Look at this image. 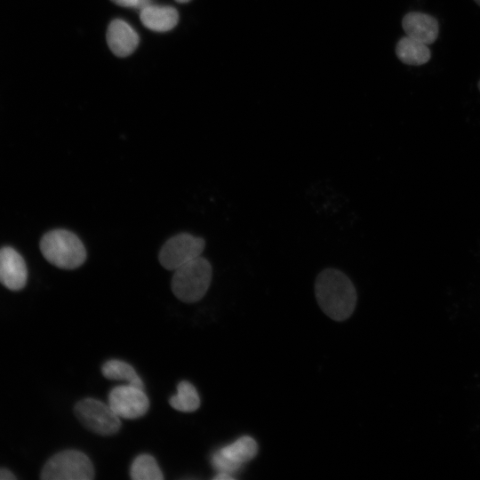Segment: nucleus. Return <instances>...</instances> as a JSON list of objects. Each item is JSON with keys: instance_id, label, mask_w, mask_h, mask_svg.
Wrapping results in <instances>:
<instances>
[{"instance_id": "16", "label": "nucleus", "mask_w": 480, "mask_h": 480, "mask_svg": "<svg viewBox=\"0 0 480 480\" xmlns=\"http://www.w3.org/2000/svg\"><path fill=\"white\" fill-rule=\"evenodd\" d=\"M130 476L134 480L164 479L156 459L149 454H140L134 459L130 468Z\"/></svg>"}, {"instance_id": "17", "label": "nucleus", "mask_w": 480, "mask_h": 480, "mask_svg": "<svg viewBox=\"0 0 480 480\" xmlns=\"http://www.w3.org/2000/svg\"><path fill=\"white\" fill-rule=\"evenodd\" d=\"M111 1L115 3L116 4H118L124 7L135 8L138 4V0H111Z\"/></svg>"}, {"instance_id": "12", "label": "nucleus", "mask_w": 480, "mask_h": 480, "mask_svg": "<svg viewBox=\"0 0 480 480\" xmlns=\"http://www.w3.org/2000/svg\"><path fill=\"white\" fill-rule=\"evenodd\" d=\"M142 24L156 32H167L178 23L179 14L172 6L150 4L140 12Z\"/></svg>"}, {"instance_id": "7", "label": "nucleus", "mask_w": 480, "mask_h": 480, "mask_svg": "<svg viewBox=\"0 0 480 480\" xmlns=\"http://www.w3.org/2000/svg\"><path fill=\"white\" fill-rule=\"evenodd\" d=\"M257 452L256 441L251 436H244L216 451L212 455L211 462L216 471L232 476L244 463L253 459Z\"/></svg>"}, {"instance_id": "9", "label": "nucleus", "mask_w": 480, "mask_h": 480, "mask_svg": "<svg viewBox=\"0 0 480 480\" xmlns=\"http://www.w3.org/2000/svg\"><path fill=\"white\" fill-rule=\"evenodd\" d=\"M28 270L24 259L13 248L0 249V283L11 291L21 290L27 283Z\"/></svg>"}, {"instance_id": "23", "label": "nucleus", "mask_w": 480, "mask_h": 480, "mask_svg": "<svg viewBox=\"0 0 480 480\" xmlns=\"http://www.w3.org/2000/svg\"><path fill=\"white\" fill-rule=\"evenodd\" d=\"M478 89H479V91H480V80H479V82H478Z\"/></svg>"}, {"instance_id": "4", "label": "nucleus", "mask_w": 480, "mask_h": 480, "mask_svg": "<svg viewBox=\"0 0 480 480\" xmlns=\"http://www.w3.org/2000/svg\"><path fill=\"white\" fill-rule=\"evenodd\" d=\"M94 468L82 452L67 450L53 455L44 466L41 478L44 480H91Z\"/></svg>"}, {"instance_id": "20", "label": "nucleus", "mask_w": 480, "mask_h": 480, "mask_svg": "<svg viewBox=\"0 0 480 480\" xmlns=\"http://www.w3.org/2000/svg\"><path fill=\"white\" fill-rule=\"evenodd\" d=\"M214 480H232L234 477L227 473L218 472V474L213 477Z\"/></svg>"}, {"instance_id": "14", "label": "nucleus", "mask_w": 480, "mask_h": 480, "mask_svg": "<svg viewBox=\"0 0 480 480\" xmlns=\"http://www.w3.org/2000/svg\"><path fill=\"white\" fill-rule=\"evenodd\" d=\"M169 403L177 411L191 412L200 406V397L190 382L182 380L177 386V394L170 397Z\"/></svg>"}, {"instance_id": "18", "label": "nucleus", "mask_w": 480, "mask_h": 480, "mask_svg": "<svg viewBox=\"0 0 480 480\" xmlns=\"http://www.w3.org/2000/svg\"><path fill=\"white\" fill-rule=\"evenodd\" d=\"M16 476L10 470L0 468V480H14Z\"/></svg>"}, {"instance_id": "13", "label": "nucleus", "mask_w": 480, "mask_h": 480, "mask_svg": "<svg viewBox=\"0 0 480 480\" xmlns=\"http://www.w3.org/2000/svg\"><path fill=\"white\" fill-rule=\"evenodd\" d=\"M396 54L401 62L410 66L423 65L431 58L428 44L408 36L399 39Z\"/></svg>"}, {"instance_id": "22", "label": "nucleus", "mask_w": 480, "mask_h": 480, "mask_svg": "<svg viewBox=\"0 0 480 480\" xmlns=\"http://www.w3.org/2000/svg\"><path fill=\"white\" fill-rule=\"evenodd\" d=\"M480 6V0H474Z\"/></svg>"}, {"instance_id": "21", "label": "nucleus", "mask_w": 480, "mask_h": 480, "mask_svg": "<svg viewBox=\"0 0 480 480\" xmlns=\"http://www.w3.org/2000/svg\"><path fill=\"white\" fill-rule=\"evenodd\" d=\"M175 1L178 3L185 4V3L189 2L190 0H175Z\"/></svg>"}, {"instance_id": "11", "label": "nucleus", "mask_w": 480, "mask_h": 480, "mask_svg": "<svg viewBox=\"0 0 480 480\" xmlns=\"http://www.w3.org/2000/svg\"><path fill=\"white\" fill-rule=\"evenodd\" d=\"M107 42L115 55L126 57L137 48L139 36L126 21L116 19L108 28Z\"/></svg>"}, {"instance_id": "6", "label": "nucleus", "mask_w": 480, "mask_h": 480, "mask_svg": "<svg viewBox=\"0 0 480 480\" xmlns=\"http://www.w3.org/2000/svg\"><path fill=\"white\" fill-rule=\"evenodd\" d=\"M205 246L202 237L180 233L168 239L159 252V261L168 270H175L201 256Z\"/></svg>"}, {"instance_id": "3", "label": "nucleus", "mask_w": 480, "mask_h": 480, "mask_svg": "<svg viewBox=\"0 0 480 480\" xmlns=\"http://www.w3.org/2000/svg\"><path fill=\"white\" fill-rule=\"evenodd\" d=\"M212 272L210 262L199 256L174 270L172 291L183 302H196L206 293Z\"/></svg>"}, {"instance_id": "10", "label": "nucleus", "mask_w": 480, "mask_h": 480, "mask_svg": "<svg viewBox=\"0 0 480 480\" xmlns=\"http://www.w3.org/2000/svg\"><path fill=\"white\" fill-rule=\"evenodd\" d=\"M402 27L406 36L428 45L433 44L438 36L437 20L424 12H410L402 20Z\"/></svg>"}, {"instance_id": "5", "label": "nucleus", "mask_w": 480, "mask_h": 480, "mask_svg": "<svg viewBox=\"0 0 480 480\" xmlns=\"http://www.w3.org/2000/svg\"><path fill=\"white\" fill-rule=\"evenodd\" d=\"M75 413L86 428L99 435H113L121 426L119 417L109 404L94 398L79 401L75 406Z\"/></svg>"}, {"instance_id": "19", "label": "nucleus", "mask_w": 480, "mask_h": 480, "mask_svg": "<svg viewBox=\"0 0 480 480\" xmlns=\"http://www.w3.org/2000/svg\"><path fill=\"white\" fill-rule=\"evenodd\" d=\"M151 4V0H138V4L135 7V9L139 10L140 12L143 10L144 8L149 6Z\"/></svg>"}, {"instance_id": "15", "label": "nucleus", "mask_w": 480, "mask_h": 480, "mask_svg": "<svg viewBox=\"0 0 480 480\" xmlns=\"http://www.w3.org/2000/svg\"><path fill=\"white\" fill-rule=\"evenodd\" d=\"M102 374L109 380H125L128 384L144 388V384L140 378L137 375L135 370L129 364L116 359L107 361L102 368Z\"/></svg>"}, {"instance_id": "1", "label": "nucleus", "mask_w": 480, "mask_h": 480, "mask_svg": "<svg viewBox=\"0 0 480 480\" xmlns=\"http://www.w3.org/2000/svg\"><path fill=\"white\" fill-rule=\"evenodd\" d=\"M315 294L321 309L336 321L348 318L356 305L357 294L352 281L334 268H326L318 273Z\"/></svg>"}, {"instance_id": "2", "label": "nucleus", "mask_w": 480, "mask_h": 480, "mask_svg": "<svg viewBox=\"0 0 480 480\" xmlns=\"http://www.w3.org/2000/svg\"><path fill=\"white\" fill-rule=\"evenodd\" d=\"M44 259L62 269H75L86 260L85 247L79 237L67 229H53L45 233L40 241Z\"/></svg>"}, {"instance_id": "8", "label": "nucleus", "mask_w": 480, "mask_h": 480, "mask_svg": "<svg viewBox=\"0 0 480 480\" xmlns=\"http://www.w3.org/2000/svg\"><path fill=\"white\" fill-rule=\"evenodd\" d=\"M108 404L119 418L132 420L148 412L149 401L143 388L128 384L110 391Z\"/></svg>"}]
</instances>
